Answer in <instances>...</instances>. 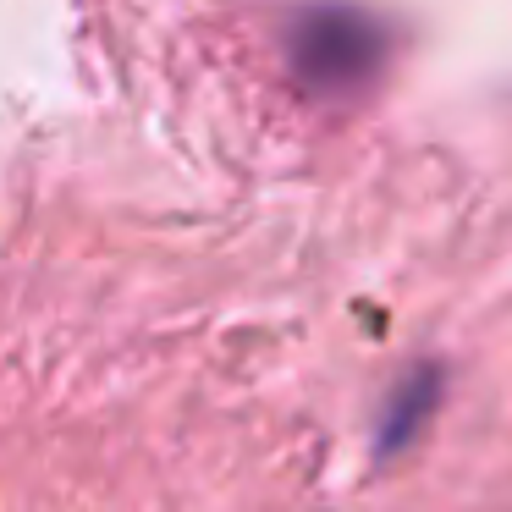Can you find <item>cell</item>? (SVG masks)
Masks as SVG:
<instances>
[{
    "mask_svg": "<svg viewBox=\"0 0 512 512\" xmlns=\"http://www.w3.org/2000/svg\"><path fill=\"white\" fill-rule=\"evenodd\" d=\"M430 408H435V369H413V375L397 386V397L386 402V419H380V452H402V446L424 430Z\"/></svg>",
    "mask_w": 512,
    "mask_h": 512,
    "instance_id": "1",
    "label": "cell"
}]
</instances>
